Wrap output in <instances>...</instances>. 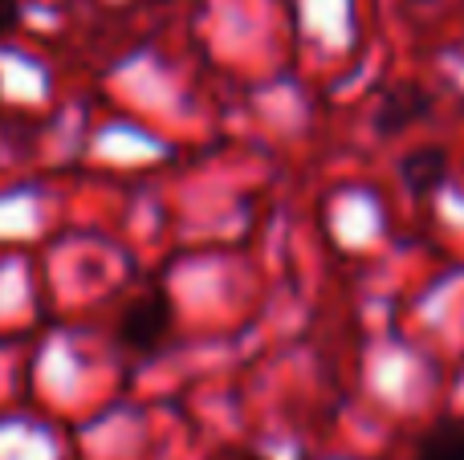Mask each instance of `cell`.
I'll use <instances>...</instances> for the list:
<instances>
[{"mask_svg":"<svg viewBox=\"0 0 464 460\" xmlns=\"http://www.w3.org/2000/svg\"><path fill=\"white\" fill-rule=\"evenodd\" d=\"M228 460H261V456H248V453H245V456H228Z\"/></svg>","mask_w":464,"mask_h":460,"instance_id":"cell-6","label":"cell"},{"mask_svg":"<svg viewBox=\"0 0 464 460\" xmlns=\"http://www.w3.org/2000/svg\"><path fill=\"white\" fill-rule=\"evenodd\" d=\"M432 102L436 98L428 94L420 81H400V86H392L383 98H379L375 130L379 135H400V130L416 127L420 119H428V114H432Z\"/></svg>","mask_w":464,"mask_h":460,"instance_id":"cell-2","label":"cell"},{"mask_svg":"<svg viewBox=\"0 0 464 460\" xmlns=\"http://www.w3.org/2000/svg\"><path fill=\"white\" fill-rule=\"evenodd\" d=\"M16 24H21V5L16 0H0V37H8Z\"/></svg>","mask_w":464,"mask_h":460,"instance_id":"cell-5","label":"cell"},{"mask_svg":"<svg viewBox=\"0 0 464 460\" xmlns=\"http://www.w3.org/2000/svg\"><path fill=\"white\" fill-rule=\"evenodd\" d=\"M449 151L436 143H424V147H411L408 155L400 159V179L411 196H432L449 184Z\"/></svg>","mask_w":464,"mask_h":460,"instance_id":"cell-3","label":"cell"},{"mask_svg":"<svg viewBox=\"0 0 464 460\" xmlns=\"http://www.w3.org/2000/svg\"><path fill=\"white\" fill-rule=\"evenodd\" d=\"M171 326H176V310H171V298L163 290L139 293L127 310L119 314V347L135 359H147L171 339Z\"/></svg>","mask_w":464,"mask_h":460,"instance_id":"cell-1","label":"cell"},{"mask_svg":"<svg viewBox=\"0 0 464 460\" xmlns=\"http://www.w3.org/2000/svg\"><path fill=\"white\" fill-rule=\"evenodd\" d=\"M411 5H432V0H411Z\"/></svg>","mask_w":464,"mask_h":460,"instance_id":"cell-7","label":"cell"},{"mask_svg":"<svg viewBox=\"0 0 464 460\" xmlns=\"http://www.w3.org/2000/svg\"><path fill=\"white\" fill-rule=\"evenodd\" d=\"M416 460H464V416L444 420L420 440Z\"/></svg>","mask_w":464,"mask_h":460,"instance_id":"cell-4","label":"cell"}]
</instances>
